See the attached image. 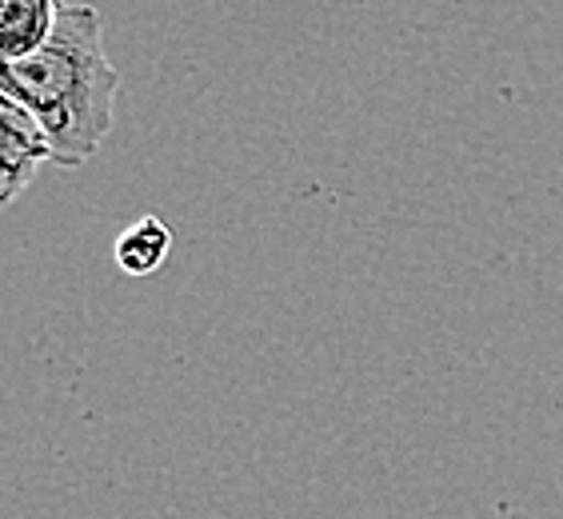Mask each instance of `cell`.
<instances>
[{
  "label": "cell",
  "instance_id": "3957f363",
  "mask_svg": "<svg viewBox=\"0 0 563 519\" xmlns=\"http://www.w3.org/2000/svg\"><path fill=\"white\" fill-rule=\"evenodd\" d=\"M60 0H0V60H24L53 41Z\"/></svg>",
  "mask_w": 563,
  "mask_h": 519
},
{
  "label": "cell",
  "instance_id": "6da1fadb",
  "mask_svg": "<svg viewBox=\"0 0 563 519\" xmlns=\"http://www.w3.org/2000/svg\"><path fill=\"white\" fill-rule=\"evenodd\" d=\"M117 92L120 73L104 48V16L92 4H60L56 33L41 53L0 60V97L33 112L56 168H80L109 141Z\"/></svg>",
  "mask_w": 563,
  "mask_h": 519
},
{
  "label": "cell",
  "instance_id": "277c9868",
  "mask_svg": "<svg viewBox=\"0 0 563 519\" xmlns=\"http://www.w3.org/2000/svg\"><path fill=\"white\" fill-rule=\"evenodd\" d=\"M168 252H173V228L161 217H141L117 236L112 256L124 276H152L168 260Z\"/></svg>",
  "mask_w": 563,
  "mask_h": 519
},
{
  "label": "cell",
  "instance_id": "7a4b0ae2",
  "mask_svg": "<svg viewBox=\"0 0 563 519\" xmlns=\"http://www.w3.org/2000/svg\"><path fill=\"white\" fill-rule=\"evenodd\" d=\"M44 164H53V148L36 117L0 97V208L16 205Z\"/></svg>",
  "mask_w": 563,
  "mask_h": 519
}]
</instances>
